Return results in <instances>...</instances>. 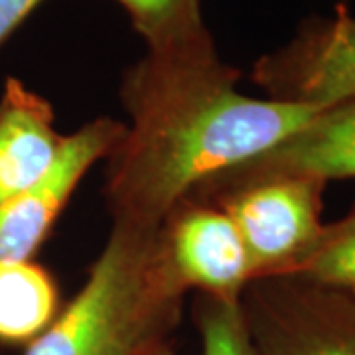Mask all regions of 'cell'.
Returning a JSON list of instances; mask_svg holds the SVG:
<instances>
[{
    "instance_id": "obj_12",
    "label": "cell",
    "mask_w": 355,
    "mask_h": 355,
    "mask_svg": "<svg viewBox=\"0 0 355 355\" xmlns=\"http://www.w3.org/2000/svg\"><path fill=\"white\" fill-rule=\"evenodd\" d=\"M279 277H298L355 298V205L347 216L324 225L312 249Z\"/></svg>"
},
{
    "instance_id": "obj_5",
    "label": "cell",
    "mask_w": 355,
    "mask_h": 355,
    "mask_svg": "<svg viewBox=\"0 0 355 355\" xmlns=\"http://www.w3.org/2000/svg\"><path fill=\"white\" fill-rule=\"evenodd\" d=\"M251 79L275 101L326 109L355 99V16L338 4L306 18L286 46L254 62Z\"/></svg>"
},
{
    "instance_id": "obj_7",
    "label": "cell",
    "mask_w": 355,
    "mask_h": 355,
    "mask_svg": "<svg viewBox=\"0 0 355 355\" xmlns=\"http://www.w3.org/2000/svg\"><path fill=\"white\" fill-rule=\"evenodd\" d=\"M168 259L184 286L239 302L251 280L241 235L217 205L186 200L162 223Z\"/></svg>"
},
{
    "instance_id": "obj_8",
    "label": "cell",
    "mask_w": 355,
    "mask_h": 355,
    "mask_svg": "<svg viewBox=\"0 0 355 355\" xmlns=\"http://www.w3.org/2000/svg\"><path fill=\"white\" fill-rule=\"evenodd\" d=\"M272 174L310 176L326 184L330 180L355 178V99L322 109L272 150L221 176L254 178Z\"/></svg>"
},
{
    "instance_id": "obj_1",
    "label": "cell",
    "mask_w": 355,
    "mask_h": 355,
    "mask_svg": "<svg viewBox=\"0 0 355 355\" xmlns=\"http://www.w3.org/2000/svg\"><path fill=\"white\" fill-rule=\"evenodd\" d=\"M239 69L214 46L146 53L123 76L130 116L107 156L105 198L113 223L162 227L191 193L272 150L322 109L254 99L237 91Z\"/></svg>"
},
{
    "instance_id": "obj_9",
    "label": "cell",
    "mask_w": 355,
    "mask_h": 355,
    "mask_svg": "<svg viewBox=\"0 0 355 355\" xmlns=\"http://www.w3.org/2000/svg\"><path fill=\"white\" fill-rule=\"evenodd\" d=\"M62 142L51 103L8 77L0 97V207L48 172Z\"/></svg>"
},
{
    "instance_id": "obj_14",
    "label": "cell",
    "mask_w": 355,
    "mask_h": 355,
    "mask_svg": "<svg viewBox=\"0 0 355 355\" xmlns=\"http://www.w3.org/2000/svg\"><path fill=\"white\" fill-rule=\"evenodd\" d=\"M42 0H0V46L16 32Z\"/></svg>"
},
{
    "instance_id": "obj_13",
    "label": "cell",
    "mask_w": 355,
    "mask_h": 355,
    "mask_svg": "<svg viewBox=\"0 0 355 355\" xmlns=\"http://www.w3.org/2000/svg\"><path fill=\"white\" fill-rule=\"evenodd\" d=\"M193 318L202 338V355H257L239 302L198 294Z\"/></svg>"
},
{
    "instance_id": "obj_6",
    "label": "cell",
    "mask_w": 355,
    "mask_h": 355,
    "mask_svg": "<svg viewBox=\"0 0 355 355\" xmlns=\"http://www.w3.org/2000/svg\"><path fill=\"white\" fill-rule=\"evenodd\" d=\"M123 132L125 123L99 116L64 137L48 172L0 207V263L28 261L38 251L79 182L109 156Z\"/></svg>"
},
{
    "instance_id": "obj_2",
    "label": "cell",
    "mask_w": 355,
    "mask_h": 355,
    "mask_svg": "<svg viewBox=\"0 0 355 355\" xmlns=\"http://www.w3.org/2000/svg\"><path fill=\"white\" fill-rule=\"evenodd\" d=\"M186 292L162 227L113 223L83 288L26 355H150L180 326Z\"/></svg>"
},
{
    "instance_id": "obj_11",
    "label": "cell",
    "mask_w": 355,
    "mask_h": 355,
    "mask_svg": "<svg viewBox=\"0 0 355 355\" xmlns=\"http://www.w3.org/2000/svg\"><path fill=\"white\" fill-rule=\"evenodd\" d=\"M132 22L148 53H178L214 46L200 0H114Z\"/></svg>"
},
{
    "instance_id": "obj_3",
    "label": "cell",
    "mask_w": 355,
    "mask_h": 355,
    "mask_svg": "<svg viewBox=\"0 0 355 355\" xmlns=\"http://www.w3.org/2000/svg\"><path fill=\"white\" fill-rule=\"evenodd\" d=\"M326 182L310 176L211 180L188 200L223 209L241 235L251 280L288 272L318 241Z\"/></svg>"
},
{
    "instance_id": "obj_4",
    "label": "cell",
    "mask_w": 355,
    "mask_h": 355,
    "mask_svg": "<svg viewBox=\"0 0 355 355\" xmlns=\"http://www.w3.org/2000/svg\"><path fill=\"white\" fill-rule=\"evenodd\" d=\"M243 320L257 355H355V298L298 277L247 282Z\"/></svg>"
},
{
    "instance_id": "obj_10",
    "label": "cell",
    "mask_w": 355,
    "mask_h": 355,
    "mask_svg": "<svg viewBox=\"0 0 355 355\" xmlns=\"http://www.w3.org/2000/svg\"><path fill=\"white\" fill-rule=\"evenodd\" d=\"M58 284L34 261L0 263V342H34L55 320Z\"/></svg>"
},
{
    "instance_id": "obj_15",
    "label": "cell",
    "mask_w": 355,
    "mask_h": 355,
    "mask_svg": "<svg viewBox=\"0 0 355 355\" xmlns=\"http://www.w3.org/2000/svg\"><path fill=\"white\" fill-rule=\"evenodd\" d=\"M150 355H174V352L170 349V345H166V347H162V349H158V352H154Z\"/></svg>"
}]
</instances>
